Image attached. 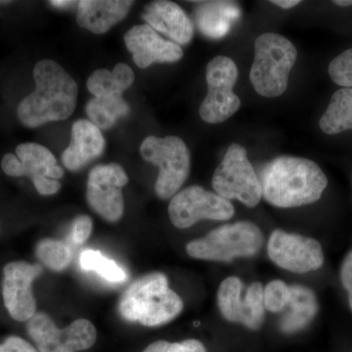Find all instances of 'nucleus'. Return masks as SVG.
<instances>
[{
    "mask_svg": "<svg viewBox=\"0 0 352 352\" xmlns=\"http://www.w3.org/2000/svg\"><path fill=\"white\" fill-rule=\"evenodd\" d=\"M259 182L264 200L281 208L316 203L328 186L327 176L318 164L292 156L276 157L266 164Z\"/></svg>",
    "mask_w": 352,
    "mask_h": 352,
    "instance_id": "f257e3e1",
    "label": "nucleus"
},
{
    "mask_svg": "<svg viewBox=\"0 0 352 352\" xmlns=\"http://www.w3.org/2000/svg\"><path fill=\"white\" fill-rule=\"evenodd\" d=\"M36 88L18 106L21 124L29 129L51 122L64 120L75 112L78 88L66 69L51 59H43L34 66Z\"/></svg>",
    "mask_w": 352,
    "mask_h": 352,
    "instance_id": "f03ea898",
    "label": "nucleus"
},
{
    "mask_svg": "<svg viewBox=\"0 0 352 352\" xmlns=\"http://www.w3.org/2000/svg\"><path fill=\"white\" fill-rule=\"evenodd\" d=\"M183 307L182 298L168 287L166 275L160 272L138 278L119 302V312L124 320L138 322L145 327H157L173 321Z\"/></svg>",
    "mask_w": 352,
    "mask_h": 352,
    "instance_id": "7ed1b4c3",
    "label": "nucleus"
},
{
    "mask_svg": "<svg viewBox=\"0 0 352 352\" xmlns=\"http://www.w3.org/2000/svg\"><path fill=\"white\" fill-rule=\"evenodd\" d=\"M298 51L288 38L266 32L254 41V60L250 80L254 90L266 98H276L287 90Z\"/></svg>",
    "mask_w": 352,
    "mask_h": 352,
    "instance_id": "20e7f679",
    "label": "nucleus"
},
{
    "mask_svg": "<svg viewBox=\"0 0 352 352\" xmlns=\"http://www.w3.org/2000/svg\"><path fill=\"white\" fill-rule=\"evenodd\" d=\"M263 245L261 228L251 221H238L217 227L201 239L191 241L186 252L191 258L230 263L237 258H250Z\"/></svg>",
    "mask_w": 352,
    "mask_h": 352,
    "instance_id": "39448f33",
    "label": "nucleus"
},
{
    "mask_svg": "<svg viewBox=\"0 0 352 352\" xmlns=\"http://www.w3.org/2000/svg\"><path fill=\"white\" fill-rule=\"evenodd\" d=\"M140 154L160 168L155 183L156 195L162 200L173 198L189 176L191 160L184 141L177 136H148L141 143Z\"/></svg>",
    "mask_w": 352,
    "mask_h": 352,
    "instance_id": "423d86ee",
    "label": "nucleus"
},
{
    "mask_svg": "<svg viewBox=\"0 0 352 352\" xmlns=\"http://www.w3.org/2000/svg\"><path fill=\"white\" fill-rule=\"evenodd\" d=\"M217 195L226 200H238L249 208L258 206L263 198L261 182L245 147L238 143L229 146L212 177Z\"/></svg>",
    "mask_w": 352,
    "mask_h": 352,
    "instance_id": "0eeeda50",
    "label": "nucleus"
},
{
    "mask_svg": "<svg viewBox=\"0 0 352 352\" xmlns=\"http://www.w3.org/2000/svg\"><path fill=\"white\" fill-rule=\"evenodd\" d=\"M15 153H7L2 157L1 168L6 175L28 176L43 196L54 195L61 189L59 179L63 177L64 170L50 149L38 143L27 142L18 145Z\"/></svg>",
    "mask_w": 352,
    "mask_h": 352,
    "instance_id": "6e6552de",
    "label": "nucleus"
},
{
    "mask_svg": "<svg viewBox=\"0 0 352 352\" xmlns=\"http://www.w3.org/2000/svg\"><path fill=\"white\" fill-rule=\"evenodd\" d=\"M237 78L238 68L231 58L217 56L208 62L206 69L208 94L199 111L204 122L220 124L238 112L241 99L233 91Z\"/></svg>",
    "mask_w": 352,
    "mask_h": 352,
    "instance_id": "1a4fd4ad",
    "label": "nucleus"
},
{
    "mask_svg": "<svg viewBox=\"0 0 352 352\" xmlns=\"http://www.w3.org/2000/svg\"><path fill=\"white\" fill-rule=\"evenodd\" d=\"M27 330L39 352L87 351L97 340L96 328L87 319H76L68 327L59 329L43 312H36L28 321Z\"/></svg>",
    "mask_w": 352,
    "mask_h": 352,
    "instance_id": "9d476101",
    "label": "nucleus"
},
{
    "mask_svg": "<svg viewBox=\"0 0 352 352\" xmlns=\"http://www.w3.org/2000/svg\"><path fill=\"white\" fill-rule=\"evenodd\" d=\"M234 214L235 208L230 201L199 185L178 192L168 206L171 223L179 229L189 228L204 219L224 221Z\"/></svg>",
    "mask_w": 352,
    "mask_h": 352,
    "instance_id": "9b49d317",
    "label": "nucleus"
},
{
    "mask_svg": "<svg viewBox=\"0 0 352 352\" xmlns=\"http://www.w3.org/2000/svg\"><path fill=\"white\" fill-rule=\"evenodd\" d=\"M129 182L126 170L119 164L94 166L88 175L87 200L94 212L108 222H118L124 212L122 189Z\"/></svg>",
    "mask_w": 352,
    "mask_h": 352,
    "instance_id": "f8f14e48",
    "label": "nucleus"
},
{
    "mask_svg": "<svg viewBox=\"0 0 352 352\" xmlns=\"http://www.w3.org/2000/svg\"><path fill=\"white\" fill-rule=\"evenodd\" d=\"M267 252L273 263L298 274L318 270L324 264V252L318 241L279 229L271 233Z\"/></svg>",
    "mask_w": 352,
    "mask_h": 352,
    "instance_id": "ddd939ff",
    "label": "nucleus"
},
{
    "mask_svg": "<svg viewBox=\"0 0 352 352\" xmlns=\"http://www.w3.org/2000/svg\"><path fill=\"white\" fill-rule=\"evenodd\" d=\"M41 264L13 261L3 271L4 305L14 320L29 321L36 314V302L32 294V282L43 274Z\"/></svg>",
    "mask_w": 352,
    "mask_h": 352,
    "instance_id": "4468645a",
    "label": "nucleus"
},
{
    "mask_svg": "<svg viewBox=\"0 0 352 352\" xmlns=\"http://www.w3.org/2000/svg\"><path fill=\"white\" fill-rule=\"evenodd\" d=\"M124 43L134 63L141 69L154 63H175L183 57L182 48L178 44L166 41L147 24L132 27L124 34Z\"/></svg>",
    "mask_w": 352,
    "mask_h": 352,
    "instance_id": "2eb2a0df",
    "label": "nucleus"
},
{
    "mask_svg": "<svg viewBox=\"0 0 352 352\" xmlns=\"http://www.w3.org/2000/svg\"><path fill=\"white\" fill-rule=\"evenodd\" d=\"M143 19L156 32H162L178 45H185L194 36V25L175 2L157 0L145 7Z\"/></svg>",
    "mask_w": 352,
    "mask_h": 352,
    "instance_id": "dca6fc26",
    "label": "nucleus"
},
{
    "mask_svg": "<svg viewBox=\"0 0 352 352\" xmlns=\"http://www.w3.org/2000/svg\"><path fill=\"white\" fill-rule=\"evenodd\" d=\"M106 147L100 129L88 120H78L72 126L71 142L62 154L65 168L78 171L102 156Z\"/></svg>",
    "mask_w": 352,
    "mask_h": 352,
    "instance_id": "f3484780",
    "label": "nucleus"
},
{
    "mask_svg": "<svg viewBox=\"0 0 352 352\" xmlns=\"http://www.w3.org/2000/svg\"><path fill=\"white\" fill-rule=\"evenodd\" d=\"M132 4L131 0H80L76 21L92 34H105L126 17Z\"/></svg>",
    "mask_w": 352,
    "mask_h": 352,
    "instance_id": "a211bd4d",
    "label": "nucleus"
},
{
    "mask_svg": "<svg viewBox=\"0 0 352 352\" xmlns=\"http://www.w3.org/2000/svg\"><path fill=\"white\" fill-rule=\"evenodd\" d=\"M194 16L204 36L219 39L227 36L240 19L241 9L233 1H201L198 2Z\"/></svg>",
    "mask_w": 352,
    "mask_h": 352,
    "instance_id": "6ab92c4d",
    "label": "nucleus"
},
{
    "mask_svg": "<svg viewBox=\"0 0 352 352\" xmlns=\"http://www.w3.org/2000/svg\"><path fill=\"white\" fill-rule=\"evenodd\" d=\"M289 310L280 320L282 333H296L307 327L319 310L318 300L311 289L302 285L289 286Z\"/></svg>",
    "mask_w": 352,
    "mask_h": 352,
    "instance_id": "aec40b11",
    "label": "nucleus"
},
{
    "mask_svg": "<svg viewBox=\"0 0 352 352\" xmlns=\"http://www.w3.org/2000/svg\"><path fill=\"white\" fill-rule=\"evenodd\" d=\"M134 82V73L129 65H116L113 71L98 69L88 78L87 87L96 98H120Z\"/></svg>",
    "mask_w": 352,
    "mask_h": 352,
    "instance_id": "412c9836",
    "label": "nucleus"
},
{
    "mask_svg": "<svg viewBox=\"0 0 352 352\" xmlns=\"http://www.w3.org/2000/svg\"><path fill=\"white\" fill-rule=\"evenodd\" d=\"M319 126L329 135L352 129V88H340L333 94Z\"/></svg>",
    "mask_w": 352,
    "mask_h": 352,
    "instance_id": "4be33fe9",
    "label": "nucleus"
},
{
    "mask_svg": "<svg viewBox=\"0 0 352 352\" xmlns=\"http://www.w3.org/2000/svg\"><path fill=\"white\" fill-rule=\"evenodd\" d=\"M85 112L90 122L99 129H109L115 126L120 118L131 112L129 104L124 97L120 98L90 99L85 106Z\"/></svg>",
    "mask_w": 352,
    "mask_h": 352,
    "instance_id": "5701e85b",
    "label": "nucleus"
},
{
    "mask_svg": "<svg viewBox=\"0 0 352 352\" xmlns=\"http://www.w3.org/2000/svg\"><path fill=\"white\" fill-rule=\"evenodd\" d=\"M243 289L244 284L240 278L231 276L221 282L217 292V305L220 314L231 323H241L244 308Z\"/></svg>",
    "mask_w": 352,
    "mask_h": 352,
    "instance_id": "b1692460",
    "label": "nucleus"
},
{
    "mask_svg": "<svg viewBox=\"0 0 352 352\" xmlns=\"http://www.w3.org/2000/svg\"><path fill=\"white\" fill-rule=\"evenodd\" d=\"M263 284L254 282L250 285L244 296L241 324L252 331H258L263 326L265 317Z\"/></svg>",
    "mask_w": 352,
    "mask_h": 352,
    "instance_id": "393cba45",
    "label": "nucleus"
},
{
    "mask_svg": "<svg viewBox=\"0 0 352 352\" xmlns=\"http://www.w3.org/2000/svg\"><path fill=\"white\" fill-rule=\"evenodd\" d=\"M36 254L41 263L55 272L66 270L73 258L69 245L55 239L41 240L36 245Z\"/></svg>",
    "mask_w": 352,
    "mask_h": 352,
    "instance_id": "a878e982",
    "label": "nucleus"
},
{
    "mask_svg": "<svg viewBox=\"0 0 352 352\" xmlns=\"http://www.w3.org/2000/svg\"><path fill=\"white\" fill-rule=\"evenodd\" d=\"M83 270L95 271L104 279L112 283H119L126 280V274L112 259L105 258L100 252L87 250L80 258Z\"/></svg>",
    "mask_w": 352,
    "mask_h": 352,
    "instance_id": "bb28decb",
    "label": "nucleus"
},
{
    "mask_svg": "<svg viewBox=\"0 0 352 352\" xmlns=\"http://www.w3.org/2000/svg\"><path fill=\"white\" fill-rule=\"evenodd\" d=\"M265 309L272 314H279L288 307L289 286L282 280H273L263 288Z\"/></svg>",
    "mask_w": 352,
    "mask_h": 352,
    "instance_id": "cd10ccee",
    "label": "nucleus"
},
{
    "mask_svg": "<svg viewBox=\"0 0 352 352\" xmlns=\"http://www.w3.org/2000/svg\"><path fill=\"white\" fill-rule=\"evenodd\" d=\"M329 75L340 87L352 88V48L340 53L331 62Z\"/></svg>",
    "mask_w": 352,
    "mask_h": 352,
    "instance_id": "c85d7f7f",
    "label": "nucleus"
},
{
    "mask_svg": "<svg viewBox=\"0 0 352 352\" xmlns=\"http://www.w3.org/2000/svg\"><path fill=\"white\" fill-rule=\"evenodd\" d=\"M143 352H207V349L198 340H186L180 342L157 340L146 347Z\"/></svg>",
    "mask_w": 352,
    "mask_h": 352,
    "instance_id": "c756f323",
    "label": "nucleus"
},
{
    "mask_svg": "<svg viewBox=\"0 0 352 352\" xmlns=\"http://www.w3.org/2000/svg\"><path fill=\"white\" fill-rule=\"evenodd\" d=\"M94 222L88 215H80L76 217L72 227V239L76 244H85L91 235Z\"/></svg>",
    "mask_w": 352,
    "mask_h": 352,
    "instance_id": "7c9ffc66",
    "label": "nucleus"
},
{
    "mask_svg": "<svg viewBox=\"0 0 352 352\" xmlns=\"http://www.w3.org/2000/svg\"><path fill=\"white\" fill-rule=\"evenodd\" d=\"M340 281L347 292L349 307L352 311V251L346 254L340 266Z\"/></svg>",
    "mask_w": 352,
    "mask_h": 352,
    "instance_id": "2f4dec72",
    "label": "nucleus"
},
{
    "mask_svg": "<svg viewBox=\"0 0 352 352\" xmlns=\"http://www.w3.org/2000/svg\"><path fill=\"white\" fill-rule=\"evenodd\" d=\"M2 346L6 352H38L30 342L17 336L7 338Z\"/></svg>",
    "mask_w": 352,
    "mask_h": 352,
    "instance_id": "473e14b6",
    "label": "nucleus"
},
{
    "mask_svg": "<svg viewBox=\"0 0 352 352\" xmlns=\"http://www.w3.org/2000/svg\"><path fill=\"white\" fill-rule=\"evenodd\" d=\"M271 3L283 9H291L302 3V1H298V0H273Z\"/></svg>",
    "mask_w": 352,
    "mask_h": 352,
    "instance_id": "72a5a7b5",
    "label": "nucleus"
},
{
    "mask_svg": "<svg viewBox=\"0 0 352 352\" xmlns=\"http://www.w3.org/2000/svg\"><path fill=\"white\" fill-rule=\"evenodd\" d=\"M51 6L54 7H59V8H64V7H69L73 3H76L75 1H68V0H54V1H50Z\"/></svg>",
    "mask_w": 352,
    "mask_h": 352,
    "instance_id": "f704fd0d",
    "label": "nucleus"
},
{
    "mask_svg": "<svg viewBox=\"0 0 352 352\" xmlns=\"http://www.w3.org/2000/svg\"><path fill=\"white\" fill-rule=\"evenodd\" d=\"M333 3L338 6L347 7L352 6V0H336Z\"/></svg>",
    "mask_w": 352,
    "mask_h": 352,
    "instance_id": "c9c22d12",
    "label": "nucleus"
},
{
    "mask_svg": "<svg viewBox=\"0 0 352 352\" xmlns=\"http://www.w3.org/2000/svg\"><path fill=\"white\" fill-rule=\"evenodd\" d=\"M9 3H11V1H0V6H6Z\"/></svg>",
    "mask_w": 352,
    "mask_h": 352,
    "instance_id": "e433bc0d",
    "label": "nucleus"
},
{
    "mask_svg": "<svg viewBox=\"0 0 352 352\" xmlns=\"http://www.w3.org/2000/svg\"><path fill=\"white\" fill-rule=\"evenodd\" d=\"M0 352H6V351H4L3 346H2V344H0Z\"/></svg>",
    "mask_w": 352,
    "mask_h": 352,
    "instance_id": "4c0bfd02",
    "label": "nucleus"
}]
</instances>
